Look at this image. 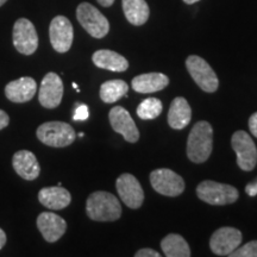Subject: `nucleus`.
I'll use <instances>...</instances> for the list:
<instances>
[{
	"instance_id": "f257e3e1",
	"label": "nucleus",
	"mask_w": 257,
	"mask_h": 257,
	"mask_svg": "<svg viewBox=\"0 0 257 257\" xmlns=\"http://www.w3.org/2000/svg\"><path fill=\"white\" fill-rule=\"evenodd\" d=\"M213 149V128L208 121H198L187 140V156L194 163H204Z\"/></svg>"
},
{
	"instance_id": "f03ea898",
	"label": "nucleus",
	"mask_w": 257,
	"mask_h": 257,
	"mask_svg": "<svg viewBox=\"0 0 257 257\" xmlns=\"http://www.w3.org/2000/svg\"><path fill=\"white\" fill-rule=\"evenodd\" d=\"M86 212L92 220L114 221L121 216V206L119 200L112 193L98 191L88 197Z\"/></svg>"
},
{
	"instance_id": "7ed1b4c3",
	"label": "nucleus",
	"mask_w": 257,
	"mask_h": 257,
	"mask_svg": "<svg viewBox=\"0 0 257 257\" xmlns=\"http://www.w3.org/2000/svg\"><path fill=\"white\" fill-rule=\"evenodd\" d=\"M198 198L206 204L214 206H223L237 201L239 197L238 189L233 186L220 184V182L206 180L198 185L197 187Z\"/></svg>"
},
{
	"instance_id": "20e7f679",
	"label": "nucleus",
	"mask_w": 257,
	"mask_h": 257,
	"mask_svg": "<svg viewBox=\"0 0 257 257\" xmlns=\"http://www.w3.org/2000/svg\"><path fill=\"white\" fill-rule=\"evenodd\" d=\"M36 135L42 143L53 148L68 147L76 138L74 128L64 121H47L38 126Z\"/></svg>"
},
{
	"instance_id": "39448f33",
	"label": "nucleus",
	"mask_w": 257,
	"mask_h": 257,
	"mask_svg": "<svg viewBox=\"0 0 257 257\" xmlns=\"http://www.w3.org/2000/svg\"><path fill=\"white\" fill-rule=\"evenodd\" d=\"M76 18L81 27L94 38H104L110 31L107 18L89 3H81L78 6Z\"/></svg>"
},
{
	"instance_id": "423d86ee",
	"label": "nucleus",
	"mask_w": 257,
	"mask_h": 257,
	"mask_svg": "<svg viewBox=\"0 0 257 257\" xmlns=\"http://www.w3.org/2000/svg\"><path fill=\"white\" fill-rule=\"evenodd\" d=\"M186 68H187L192 79L202 91L207 93L217 91L218 86H219V80H218L214 70L204 59L197 55L188 56L186 60Z\"/></svg>"
},
{
	"instance_id": "0eeeda50",
	"label": "nucleus",
	"mask_w": 257,
	"mask_h": 257,
	"mask_svg": "<svg viewBox=\"0 0 257 257\" xmlns=\"http://www.w3.org/2000/svg\"><path fill=\"white\" fill-rule=\"evenodd\" d=\"M231 146L237 155V165L244 172H251L257 165V148L248 133L236 131L231 138Z\"/></svg>"
},
{
	"instance_id": "6e6552de",
	"label": "nucleus",
	"mask_w": 257,
	"mask_h": 257,
	"mask_svg": "<svg viewBox=\"0 0 257 257\" xmlns=\"http://www.w3.org/2000/svg\"><path fill=\"white\" fill-rule=\"evenodd\" d=\"M150 184L157 193L166 197H179L185 191L184 179L168 168H160L152 172Z\"/></svg>"
},
{
	"instance_id": "1a4fd4ad",
	"label": "nucleus",
	"mask_w": 257,
	"mask_h": 257,
	"mask_svg": "<svg viewBox=\"0 0 257 257\" xmlns=\"http://www.w3.org/2000/svg\"><path fill=\"white\" fill-rule=\"evenodd\" d=\"M14 46L18 53L32 55L38 48V35L35 25L27 18H19L14 25Z\"/></svg>"
},
{
	"instance_id": "9d476101",
	"label": "nucleus",
	"mask_w": 257,
	"mask_h": 257,
	"mask_svg": "<svg viewBox=\"0 0 257 257\" xmlns=\"http://www.w3.org/2000/svg\"><path fill=\"white\" fill-rule=\"evenodd\" d=\"M115 188H117L121 201L127 207L137 210L143 205L144 192L136 176L128 174V173L121 174L115 181Z\"/></svg>"
},
{
	"instance_id": "9b49d317",
	"label": "nucleus",
	"mask_w": 257,
	"mask_h": 257,
	"mask_svg": "<svg viewBox=\"0 0 257 257\" xmlns=\"http://www.w3.org/2000/svg\"><path fill=\"white\" fill-rule=\"evenodd\" d=\"M50 43L57 53H67L72 48L74 30L70 21L64 16H57L51 21L49 27Z\"/></svg>"
},
{
	"instance_id": "f8f14e48",
	"label": "nucleus",
	"mask_w": 257,
	"mask_h": 257,
	"mask_svg": "<svg viewBox=\"0 0 257 257\" xmlns=\"http://www.w3.org/2000/svg\"><path fill=\"white\" fill-rule=\"evenodd\" d=\"M242 243V232L234 227H220L212 234L210 248L218 256H229Z\"/></svg>"
},
{
	"instance_id": "ddd939ff",
	"label": "nucleus",
	"mask_w": 257,
	"mask_h": 257,
	"mask_svg": "<svg viewBox=\"0 0 257 257\" xmlns=\"http://www.w3.org/2000/svg\"><path fill=\"white\" fill-rule=\"evenodd\" d=\"M63 96V82L56 73H48L41 82L38 100L46 108H56Z\"/></svg>"
},
{
	"instance_id": "4468645a",
	"label": "nucleus",
	"mask_w": 257,
	"mask_h": 257,
	"mask_svg": "<svg viewBox=\"0 0 257 257\" xmlns=\"http://www.w3.org/2000/svg\"><path fill=\"white\" fill-rule=\"evenodd\" d=\"M111 126L115 133L120 134L126 142L136 143L140 140V131L130 113L121 106H115L108 113Z\"/></svg>"
},
{
	"instance_id": "2eb2a0df",
	"label": "nucleus",
	"mask_w": 257,
	"mask_h": 257,
	"mask_svg": "<svg viewBox=\"0 0 257 257\" xmlns=\"http://www.w3.org/2000/svg\"><path fill=\"white\" fill-rule=\"evenodd\" d=\"M37 227L48 243H55L66 232L67 223L55 213L42 212L37 218Z\"/></svg>"
},
{
	"instance_id": "dca6fc26",
	"label": "nucleus",
	"mask_w": 257,
	"mask_h": 257,
	"mask_svg": "<svg viewBox=\"0 0 257 257\" xmlns=\"http://www.w3.org/2000/svg\"><path fill=\"white\" fill-rule=\"evenodd\" d=\"M37 92V83L32 78L24 76L9 82L5 87V95L12 102H27L34 98Z\"/></svg>"
},
{
	"instance_id": "f3484780",
	"label": "nucleus",
	"mask_w": 257,
	"mask_h": 257,
	"mask_svg": "<svg viewBox=\"0 0 257 257\" xmlns=\"http://www.w3.org/2000/svg\"><path fill=\"white\" fill-rule=\"evenodd\" d=\"M12 166H14L15 172L22 179L28 180V181H32L40 176V163L35 154L29 150H19L16 153L12 159Z\"/></svg>"
},
{
	"instance_id": "a211bd4d",
	"label": "nucleus",
	"mask_w": 257,
	"mask_h": 257,
	"mask_svg": "<svg viewBox=\"0 0 257 257\" xmlns=\"http://www.w3.org/2000/svg\"><path fill=\"white\" fill-rule=\"evenodd\" d=\"M38 200L49 210L59 211L66 208L72 201V195L66 188L61 186L42 188L38 193Z\"/></svg>"
},
{
	"instance_id": "6ab92c4d",
	"label": "nucleus",
	"mask_w": 257,
	"mask_h": 257,
	"mask_svg": "<svg viewBox=\"0 0 257 257\" xmlns=\"http://www.w3.org/2000/svg\"><path fill=\"white\" fill-rule=\"evenodd\" d=\"M192 110L188 101L182 96H178L170 104L168 111V124L172 128L181 130L191 123Z\"/></svg>"
},
{
	"instance_id": "aec40b11",
	"label": "nucleus",
	"mask_w": 257,
	"mask_h": 257,
	"mask_svg": "<svg viewBox=\"0 0 257 257\" xmlns=\"http://www.w3.org/2000/svg\"><path fill=\"white\" fill-rule=\"evenodd\" d=\"M92 61L98 68L110 70V72L121 73L128 68V62L124 56L107 49L95 51L92 56Z\"/></svg>"
},
{
	"instance_id": "412c9836",
	"label": "nucleus",
	"mask_w": 257,
	"mask_h": 257,
	"mask_svg": "<svg viewBox=\"0 0 257 257\" xmlns=\"http://www.w3.org/2000/svg\"><path fill=\"white\" fill-rule=\"evenodd\" d=\"M169 78L163 73H148L133 79V88L137 93H154L165 89Z\"/></svg>"
},
{
	"instance_id": "4be33fe9",
	"label": "nucleus",
	"mask_w": 257,
	"mask_h": 257,
	"mask_svg": "<svg viewBox=\"0 0 257 257\" xmlns=\"http://www.w3.org/2000/svg\"><path fill=\"white\" fill-rule=\"evenodd\" d=\"M123 11L130 24L141 27L149 19L150 10L146 0H123Z\"/></svg>"
},
{
	"instance_id": "5701e85b",
	"label": "nucleus",
	"mask_w": 257,
	"mask_h": 257,
	"mask_svg": "<svg viewBox=\"0 0 257 257\" xmlns=\"http://www.w3.org/2000/svg\"><path fill=\"white\" fill-rule=\"evenodd\" d=\"M161 248L167 257H189L191 249L188 243L178 233H169L161 242Z\"/></svg>"
},
{
	"instance_id": "b1692460",
	"label": "nucleus",
	"mask_w": 257,
	"mask_h": 257,
	"mask_svg": "<svg viewBox=\"0 0 257 257\" xmlns=\"http://www.w3.org/2000/svg\"><path fill=\"white\" fill-rule=\"evenodd\" d=\"M127 91V83L123 80H110L100 86V99L106 104H112L126 95Z\"/></svg>"
},
{
	"instance_id": "393cba45",
	"label": "nucleus",
	"mask_w": 257,
	"mask_h": 257,
	"mask_svg": "<svg viewBox=\"0 0 257 257\" xmlns=\"http://www.w3.org/2000/svg\"><path fill=\"white\" fill-rule=\"evenodd\" d=\"M163 105L162 101L157 98H148L143 100L138 105L137 107V115L141 119H155L159 115L162 113Z\"/></svg>"
},
{
	"instance_id": "a878e982",
	"label": "nucleus",
	"mask_w": 257,
	"mask_h": 257,
	"mask_svg": "<svg viewBox=\"0 0 257 257\" xmlns=\"http://www.w3.org/2000/svg\"><path fill=\"white\" fill-rule=\"evenodd\" d=\"M229 256L231 257H257V240L244 244L243 246H238L233 250Z\"/></svg>"
},
{
	"instance_id": "bb28decb",
	"label": "nucleus",
	"mask_w": 257,
	"mask_h": 257,
	"mask_svg": "<svg viewBox=\"0 0 257 257\" xmlns=\"http://www.w3.org/2000/svg\"><path fill=\"white\" fill-rule=\"evenodd\" d=\"M89 117L88 107L86 105H78L76 106L75 111H74L73 119L74 120H86Z\"/></svg>"
},
{
	"instance_id": "cd10ccee",
	"label": "nucleus",
	"mask_w": 257,
	"mask_h": 257,
	"mask_svg": "<svg viewBox=\"0 0 257 257\" xmlns=\"http://www.w3.org/2000/svg\"><path fill=\"white\" fill-rule=\"evenodd\" d=\"M135 256L136 257H160L161 253H159L154 249L146 248V249L138 250V251L135 253Z\"/></svg>"
},
{
	"instance_id": "c85d7f7f",
	"label": "nucleus",
	"mask_w": 257,
	"mask_h": 257,
	"mask_svg": "<svg viewBox=\"0 0 257 257\" xmlns=\"http://www.w3.org/2000/svg\"><path fill=\"white\" fill-rule=\"evenodd\" d=\"M249 128L250 133L257 138V112L250 115L249 118Z\"/></svg>"
},
{
	"instance_id": "c756f323",
	"label": "nucleus",
	"mask_w": 257,
	"mask_h": 257,
	"mask_svg": "<svg viewBox=\"0 0 257 257\" xmlns=\"http://www.w3.org/2000/svg\"><path fill=\"white\" fill-rule=\"evenodd\" d=\"M245 192L249 197H256L257 195V180L255 182H250V184L246 185Z\"/></svg>"
},
{
	"instance_id": "7c9ffc66",
	"label": "nucleus",
	"mask_w": 257,
	"mask_h": 257,
	"mask_svg": "<svg viewBox=\"0 0 257 257\" xmlns=\"http://www.w3.org/2000/svg\"><path fill=\"white\" fill-rule=\"evenodd\" d=\"M10 124V117L5 111L0 110V130L5 128Z\"/></svg>"
},
{
	"instance_id": "2f4dec72",
	"label": "nucleus",
	"mask_w": 257,
	"mask_h": 257,
	"mask_svg": "<svg viewBox=\"0 0 257 257\" xmlns=\"http://www.w3.org/2000/svg\"><path fill=\"white\" fill-rule=\"evenodd\" d=\"M6 244V233L3 229H0V250L4 248V245Z\"/></svg>"
},
{
	"instance_id": "473e14b6",
	"label": "nucleus",
	"mask_w": 257,
	"mask_h": 257,
	"mask_svg": "<svg viewBox=\"0 0 257 257\" xmlns=\"http://www.w3.org/2000/svg\"><path fill=\"white\" fill-rule=\"evenodd\" d=\"M96 2L101 6H104V8H110V6L113 5L114 0H96Z\"/></svg>"
},
{
	"instance_id": "72a5a7b5",
	"label": "nucleus",
	"mask_w": 257,
	"mask_h": 257,
	"mask_svg": "<svg viewBox=\"0 0 257 257\" xmlns=\"http://www.w3.org/2000/svg\"><path fill=\"white\" fill-rule=\"evenodd\" d=\"M198 2H200V0H184V3H186V4H188V5H192V4H194V3H198Z\"/></svg>"
},
{
	"instance_id": "f704fd0d",
	"label": "nucleus",
	"mask_w": 257,
	"mask_h": 257,
	"mask_svg": "<svg viewBox=\"0 0 257 257\" xmlns=\"http://www.w3.org/2000/svg\"><path fill=\"white\" fill-rule=\"evenodd\" d=\"M6 2H8V0H0V6H3V5H4Z\"/></svg>"
},
{
	"instance_id": "c9c22d12",
	"label": "nucleus",
	"mask_w": 257,
	"mask_h": 257,
	"mask_svg": "<svg viewBox=\"0 0 257 257\" xmlns=\"http://www.w3.org/2000/svg\"><path fill=\"white\" fill-rule=\"evenodd\" d=\"M73 87H74V88H76V89H78V85H76V83H73Z\"/></svg>"
}]
</instances>
